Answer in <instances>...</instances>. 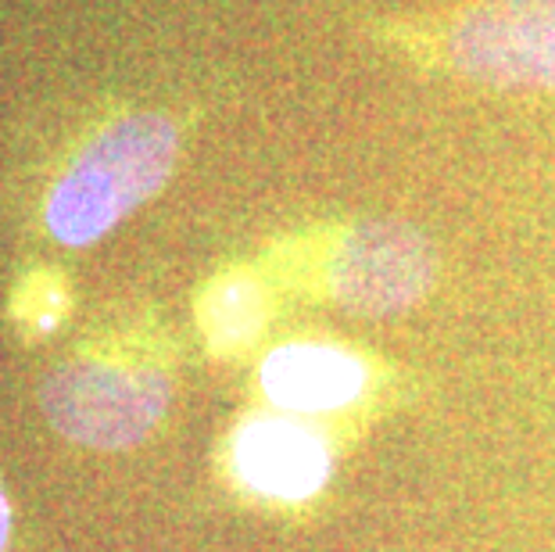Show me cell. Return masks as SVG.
Instances as JSON below:
<instances>
[{"label":"cell","mask_w":555,"mask_h":552,"mask_svg":"<svg viewBox=\"0 0 555 552\" xmlns=\"http://www.w3.org/2000/svg\"><path fill=\"white\" fill-rule=\"evenodd\" d=\"M365 362L337 345H283L262 362V391L291 413H330L362 395Z\"/></svg>","instance_id":"8992f818"},{"label":"cell","mask_w":555,"mask_h":552,"mask_svg":"<svg viewBox=\"0 0 555 552\" xmlns=\"http://www.w3.org/2000/svg\"><path fill=\"white\" fill-rule=\"evenodd\" d=\"M8 531H11V510H8L4 491H0V552H4V545H8Z\"/></svg>","instance_id":"ba28073f"},{"label":"cell","mask_w":555,"mask_h":552,"mask_svg":"<svg viewBox=\"0 0 555 552\" xmlns=\"http://www.w3.org/2000/svg\"><path fill=\"white\" fill-rule=\"evenodd\" d=\"M266 323V291L251 277L230 273L216 280L201 298V326L219 351L244 348Z\"/></svg>","instance_id":"52a82bcc"},{"label":"cell","mask_w":555,"mask_h":552,"mask_svg":"<svg viewBox=\"0 0 555 552\" xmlns=\"http://www.w3.org/2000/svg\"><path fill=\"white\" fill-rule=\"evenodd\" d=\"M437 277L430 241L398 219L362 222L330 262V291L348 312L384 320L427 298Z\"/></svg>","instance_id":"3957f363"},{"label":"cell","mask_w":555,"mask_h":552,"mask_svg":"<svg viewBox=\"0 0 555 552\" xmlns=\"http://www.w3.org/2000/svg\"><path fill=\"white\" fill-rule=\"evenodd\" d=\"M233 466L247 488L276 502H305L330 480L323 434L294 416H251L233 438Z\"/></svg>","instance_id":"5b68a950"},{"label":"cell","mask_w":555,"mask_h":552,"mask_svg":"<svg viewBox=\"0 0 555 552\" xmlns=\"http://www.w3.org/2000/svg\"><path fill=\"white\" fill-rule=\"evenodd\" d=\"M172 398L158 370L68 362L40 387V406L57 434L90 449H126L147 438Z\"/></svg>","instance_id":"7a4b0ae2"},{"label":"cell","mask_w":555,"mask_h":552,"mask_svg":"<svg viewBox=\"0 0 555 552\" xmlns=\"http://www.w3.org/2000/svg\"><path fill=\"white\" fill-rule=\"evenodd\" d=\"M448 54L494 87H555V0H488L459 22Z\"/></svg>","instance_id":"277c9868"},{"label":"cell","mask_w":555,"mask_h":552,"mask_svg":"<svg viewBox=\"0 0 555 552\" xmlns=\"http://www.w3.org/2000/svg\"><path fill=\"white\" fill-rule=\"evenodd\" d=\"M176 129L162 115H129L73 162L47 202V227L62 244H93L144 205L176 166Z\"/></svg>","instance_id":"6da1fadb"}]
</instances>
